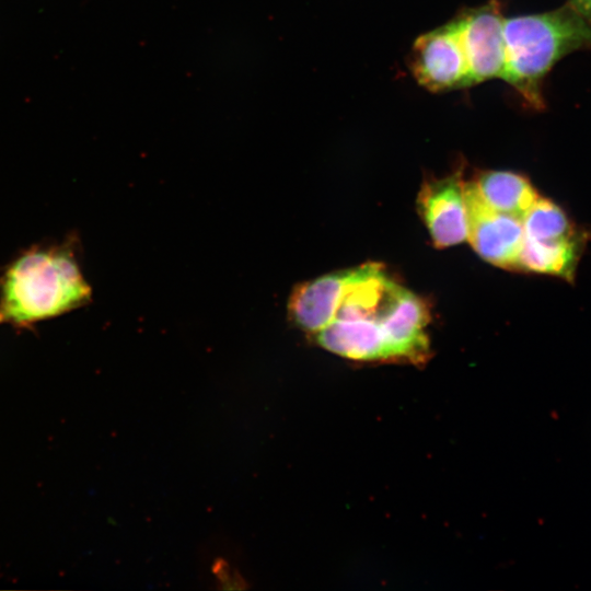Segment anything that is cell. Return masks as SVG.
Masks as SVG:
<instances>
[{"label": "cell", "instance_id": "obj_1", "mask_svg": "<svg viewBox=\"0 0 591 591\" xmlns=\"http://www.w3.org/2000/svg\"><path fill=\"white\" fill-rule=\"evenodd\" d=\"M91 294L70 248H31L0 279V325L24 327L62 315L88 303Z\"/></svg>", "mask_w": 591, "mask_h": 591}, {"label": "cell", "instance_id": "obj_2", "mask_svg": "<svg viewBox=\"0 0 591 591\" xmlns=\"http://www.w3.org/2000/svg\"><path fill=\"white\" fill-rule=\"evenodd\" d=\"M508 82L534 109L544 108L543 82L566 55L591 46V24L569 3L556 10L505 19Z\"/></svg>", "mask_w": 591, "mask_h": 591}, {"label": "cell", "instance_id": "obj_3", "mask_svg": "<svg viewBox=\"0 0 591 591\" xmlns=\"http://www.w3.org/2000/svg\"><path fill=\"white\" fill-rule=\"evenodd\" d=\"M408 67L417 83L432 93L471 86L468 65L454 18L415 39Z\"/></svg>", "mask_w": 591, "mask_h": 591}, {"label": "cell", "instance_id": "obj_4", "mask_svg": "<svg viewBox=\"0 0 591 591\" xmlns=\"http://www.w3.org/2000/svg\"><path fill=\"white\" fill-rule=\"evenodd\" d=\"M466 56L471 86L502 79L506 65L505 16L499 0L467 7L454 15Z\"/></svg>", "mask_w": 591, "mask_h": 591}, {"label": "cell", "instance_id": "obj_5", "mask_svg": "<svg viewBox=\"0 0 591 591\" xmlns=\"http://www.w3.org/2000/svg\"><path fill=\"white\" fill-rule=\"evenodd\" d=\"M387 359H406L418 363L429 351L426 327L429 314L426 303L391 278L378 311Z\"/></svg>", "mask_w": 591, "mask_h": 591}, {"label": "cell", "instance_id": "obj_6", "mask_svg": "<svg viewBox=\"0 0 591 591\" xmlns=\"http://www.w3.org/2000/svg\"><path fill=\"white\" fill-rule=\"evenodd\" d=\"M467 239L488 263L518 269L523 242L522 219L490 207L473 182L465 183Z\"/></svg>", "mask_w": 591, "mask_h": 591}, {"label": "cell", "instance_id": "obj_7", "mask_svg": "<svg viewBox=\"0 0 591 591\" xmlns=\"http://www.w3.org/2000/svg\"><path fill=\"white\" fill-rule=\"evenodd\" d=\"M417 205L436 247H449L467 239L465 183L461 170L426 182Z\"/></svg>", "mask_w": 591, "mask_h": 591}, {"label": "cell", "instance_id": "obj_8", "mask_svg": "<svg viewBox=\"0 0 591 591\" xmlns=\"http://www.w3.org/2000/svg\"><path fill=\"white\" fill-rule=\"evenodd\" d=\"M352 274L354 268L298 285L288 302L290 320L311 334L325 328L334 320Z\"/></svg>", "mask_w": 591, "mask_h": 591}, {"label": "cell", "instance_id": "obj_9", "mask_svg": "<svg viewBox=\"0 0 591 591\" xmlns=\"http://www.w3.org/2000/svg\"><path fill=\"white\" fill-rule=\"evenodd\" d=\"M581 248L579 235L552 241L523 236L518 269L557 276L569 281L575 277Z\"/></svg>", "mask_w": 591, "mask_h": 591}, {"label": "cell", "instance_id": "obj_10", "mask_svg": "<svg viewBox=\"0 0 591 591\" xmlns=\"http://www.w3.org/2000/svg\"><path fill=\"white\" fill-rule=\"evenodd\" d=\"M473 183L490 207L521 219L540 197L529 178L511 171H485Z\"/></svg>", "mask_w": 591, "mask_h": 591}, {"label": "cell", "instance_id": "obj_11", "mask_svg": "<svg viewBox=\"0 0 591 591\" xmlns=\"http://www.w3.org/2000/svg\"><path fill=\"white\" fill-rule=\"evenodd\" d=\"M523 236L552 241L578 235L566 211L548 198L538 197L522 217Z\"/></svg>", "mask_w": 591, "mask_h": 591}, {"label": "cell", "instance_id": "obj_12", "mask_svg": "<svg viewBox=\"0 0 591 591\" xmlns=\"http://www.w3.org/2000/svg\"><path fill=\"white\" fill-rule=\"evenodd\" d=\"M569 4L591 24V0H569Z\"/></svg>", "mask_w": 591, "mask_h": 591}]
</instances>
